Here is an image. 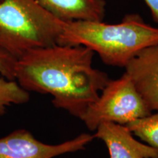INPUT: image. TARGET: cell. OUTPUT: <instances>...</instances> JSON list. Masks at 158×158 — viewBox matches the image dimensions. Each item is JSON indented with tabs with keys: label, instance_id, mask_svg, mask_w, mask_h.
Returning a JSON list of instances; mask_svg holds the SVG:
<instances>
[{
	"label": "cell",
	"instance_id": "obj_1",
	"mask_svg": "<svg viewBox=\"0 0 158 158\" xmlns=\"http://www.w3.org/2000/svg\"><path fill=\"white\" fill-rule=\"evenodd\" d=\"M94 54L83 45L31 49L16 60L15 81L27 92L51 94L55 107L81 118L110 81L92 67Z\"/></svg>",
	"mask_w": 158,
	"mask_h": 158
},
{
	"label": "cell",
	"instance_id": "obj_2",
	"mask_svg": "<svg viewBox=\"0 0 158 158\" xmlns=\"http://www.w3.org/2000/svg\"><path fill=\"white\" fill-rule=\"evenodd\" d=\"M158 43V28L147 24L141 15H124L118 23L102 21L66 22L57 44L83 45L97 53L106 64L125 68L143 49Z\"/></svg>",
	"mask_w": 158,
	"mask_h": 158
},
{
	"label": "cell",
	"instance_id": "obj_3",
	"mask_svg": "<svg viewBox=\"0 0 158 158\" xmlns=\"http://www.w3.org/2000/svg\"><path fill=\"white\" fill-rule=\"evenodd\" d=\"M37 0H0V50L18 59L57 44L65 25Z\"/></svg>",
	"mask_w": 158,
	"mask_h": 158
},
{
	"label": "cell",
	"instance_id": "obj_4",
	"mask_svg": "<svg viewBox=\"0 0 158 158\" xmlns=\"http://www.w3.org/2000/svg\"><path fill=\"white\" fill-rule=\"evenodd\" d=\"M152 112L124 73L116 80L110 79L98 100L89 106L80 119L89 130L94 131L102 122L126 125Z\"/></svg>",
	"mask_w": 158,
	"mask_h": 158
},
{
	"label": "cell",
	"instance_id": "obj_5",
	"mask_svg": "<svg viewBox=\"0 0 158 158\" xmlns=\"http://www.w3.org/2000/svg\"><path fill=\"white\" fill-rule=\"evenodd\" d=\"M94 138L82 133L70 141L50 145L36 139L28 130H15L0 138V158H54L84 149Z\"/></svg>",
	"mask_w": 158,
	"mask_h": 158
},
{
	"label": "cell",
	"instance_id": "obj_6",
	"mask_svg": "<svg viewBox=\"0 0 158 158\" xmlns=\"http://www.w3.org/2000/svg\"><path fill=\"white\" fill-rule=\"evenodd\" d=\"M124 68L148 108L158 112V43L140 51Z\"/></svg>",
	"mask_w": 158,
	"mask_h": 158
},
{
	"label": "cell",
	"instance_id": "obj_7",
	"mask_svg": "<svg viewBox=\"0 0 158 158\" xmlns=\"http://www.w3.org/2000/svg\"><path fill=\"white\" fill-rule=\"evenodd\" d=\"M124 124L102 122L96 129L94 138L104 142L110 158H158V150L135 139Z\"/></svg>",
	"mask_w": 158,
	"mask_h": 158
},
{
	"label": "cell",
	"instance_id": "obj_8",
	"mask_svg": "<svg viewBox=\"0 0 158 158\" xmlns=\"http://www.w3.org/2000/svg\"><path fill=\"white\" fill-rule=\"evenodd\" d=\"M43 7L64 22L74 21H102L105 0H37Z\"/></svg>",
	"mask_w": 158,
	"mask_h": 158
},
{
	"label": "cell",
	"instance_id": "obj_9",
	"mask_svg": "<svg viewBox=\"0 0 158 158\" xmlns=\"http://www.w3.org/2000/svg\"><path fill=\"white\" fill-rule=\"evenodd\" d=\"M30 99L29 92L23 89L15 81L6 79L0 75V116L7 112L12 105H21Z\"/></svg>",
	"mask_w": 158,
	"mask_h": 158
},
{
	"label": "cell",
	"instance_id": "obj_10",
	"mask_svg": "<svg viewBox=\"0 0 158 158\" xmlns=\"http://www.w3.org/2000/svg\"><path fill=\"white\" fill-rule=\"evenodd\" d=\"M134 135L158 150V112L126 124Z\"/></svg>",
	"mask_w": 158,
	"mask_h": 158
},
{
	"label": "cell",
	"instance_id": "obj_11",
	"mask_svg": "<svg viewBox=\"0 0 158 158\" xmlns=\"http://www.w3.org/2000/svg\"><path fill=\"white\" fill-rule=\"evenodd\" d=\"M16 59L0 50V75L6 79L15 81V69Z\"/></svg>",
	"mask_w": 158,
	"mask_h": 158
},
{
	"label": "cell",
	"instance_id": "obj_12",
	"mask_svg": "<svg viewBox=\"0 0 158 158\" xmlns=\"http://www.w3.org/2000/svg\"><path fill=\"white\" fill-rule=\"evenodd\" d=\"M151 11L152 16L155 22L158 23V0H143Z\"/></svg>",
	"mask_w": 158,
	"mask_h": 158
}]
</instances>
